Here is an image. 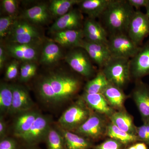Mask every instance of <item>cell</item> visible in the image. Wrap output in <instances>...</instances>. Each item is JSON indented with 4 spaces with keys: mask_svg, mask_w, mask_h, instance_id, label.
<instances>
[{
    "mask_svg": "<svg viewBox=\"0 0 149 149\" xmlns=\"http://www.w3.org/2000/svg\"><path fill=\"white\" fill-rule=\"evenodd\" d=\"M77 77L64 71L51 72L38 81L37 89L42 101L48 104L62 103L75 95L81 87Z\"/></svg>",
    "mask_w": 149,
    "mask_h": 149,
    "instance_id": "1",
    "label": "cell"
},
{
    "mask_svg": "<svg viewBox=\"0 0 149 149\" xmlns=\"http://www.w3.org/2000/svg\"><path fill=\"white\" fill-rule=\"evenodd\" d=\"M135 10L128 0H110L101 17L105 29L110 35L127 34Z\"/></svg>",
    "mask_w": 149,
    "mask_h": 149,
    "instance_id": "2",
    "label": "cell"
},
{
    "mask_svg": "<svg viewBox=\"0 0 149 149\" xmlns=\"http://www.w3.org/2000/svg\"><path fill=\"white\" fill-rule=\"evenodd\" d=\"M130 59L111 57L101 70L109 83L122 89L131 78Z\"/></svg>",
    "mask_w": 149,
    "mask_h": 149,
    "instance_id": "3",
    "label": "cell"
},
{
    "mask_svg": "<svg viewBox=\"0 0 149 149\" xmlns=\"http://www.w3.org/2000/svg\"><path fill=\"white\" fill-rule=\"evenodd\" d=\"M83 98L69 107L63 113L58 120L59 127L74 131L84 123L91 112Z\"/></svg>",
    "mask_w": 149,
    "mask_h": 149,
    "instance_id": "4",
    "label": "cell"
},
{
    "mask_svg": "<svg viewBox=\"0 0 149 149\" xmlns=\"http://www.w3.org/2000/svg\"><path fill=\"white\" fill-rule=\"evenodd\" d=\"M9 42L22 44H40L42 37L34 24L23 18H17L8 35Z\"/></svg>",
    "mask_w": 149,
    "mask_h": 149,
    "instance_id": "5",
    "label": "cell"
},
{
    "mask_svg": "<svg viewBox=\"0 0 149 149\" xmlns=\"http://www.w3.org/2000/svg\"><path fill=\"white\" fill-rule=\"evenodd\" d=\"M107 46L112 57L128 59L135 56L140 47L125 34L110 35Z\"/></svg>",
    "mask_w": 149,
    "mask_h": 149,
    "instance_id": "6",
    "label": "cell"
},
{
    "mask_svg": "<svg viewBox=\"0 0 149 149\" xmlns=\"http://www.w3.org/2000/svg\"><path fill=\"white\" fill-rule=\"evenodd\" d=\"M65 61L73 70L84 77H91L95 71L91 58L82 48H73L65 56Z\"/></svg>",
    "mask_w": 149,
    "mask_h": 149,
    "instance_id": "7",
    "label": "cell"
},
{
    "mask_svg": "<svg viewBox=\"0 0 149 149\" xmlns=\"http://www.w3.org/2000/svg\"><path fill=\"white\" fill-rule=\"evenodd\" d=\"M127 35L137 45H143L145 38L149 36V21L146 14L135 11L128 26Z\"/></svg>",
    "mask_w": 149,
    "mask_h": 149,
    "instance_id": "8",
    "label": "cell"
},
{
    "mask_svg": "<svg viewBox=\"0 0 149 149\" xmlns=\"http://www.w3.org/2000/svg\"><path fill=\"white\" fill-rule=\"evenodd\" d=\"M107 126L103 116L96 112H91L88 119L73 132L85 138L95 140L106 133Z\"/></svg>",
    "mask_w": 149,
    "mask_h": 149,
    "instance_id": "9",
    "label": "cell"
},
{
    "mask_svg": "<svg viewBox=\"0 0 149 149\" xmlns=\"http://www.w3.org/2000/svg\"><path fill=\"white\" fill-rule=\"evenodd\" d=\"M131 77L136 80L149 75V39L130 60Z\"/></svg>",
    "mask_w": 149,
    "mask_h": 149,
    "instance_id": "10",
    "label": "cell"
},
{
    "mask_svg": "<svg viewBox=\"0 0 149 149\" xmlns=\"http://www.w3.org/2000/svg\"><path fill=\"white\" fill-rule=\"evenodd\" d=\"M40 44H22L9 42L5 49L8 55L17 60L33 62L39 54Z\"/></svg>",
    "mask_w": 149,
    "mask_h": 149,
    "instance_id": "11",
    "label": "cell"
},
{
    "mask_svg": "<svg viewBox=\"0 0 149 149\" xmlns=\"http://www.w3.org/2000/svg\"><path fill=\"white\" fill-rule=\"evenodd\" d=\"M50 123L49 118L40 114L29 131L20 139L30 145L39 143L46 139L51 127Z\"/></svg>",
    "mask_w": 149,
    "mask_h": 149,
    "instance_id": "12",
    "label": "cell"
},
{
    "mask_svg": "<svg viewBox=\"0 0 149 149\" xmlns=\"http://www.w3.org/2000/svg\"><path fill=\"white\" fill-rule=\"evenodd\" d=\"M86 51L92 61L102 69L111 58L108 47L106 45L87 41L83 39L79 47Z\"/></svg>",
    "mask_w": 149,
    "mask_h": 149,
    "instance_id": "13",
    "label": "cell"
},
{
    "mask_svg": "<svg viewBox=\"0 0 149 149\" xmlns=\"http://www.w3.org/2000/svg\"><path fill=\"white\" fill-rule=\"evenodd\" d=\"M83 19L80 10L72 9L66 14L57 19L51 26V31L54 33L63 30L82 29Z\"/></svg>",
    "mask_w": 149,
    "mask_h": 149,
    "instance_id": "14",
    "label": "cell"
},
{
    "mask_svg": "<svg viewBox=\"0 0 149 149\" xmlns=\"http://www.w3.org/2000/svg\"><path fill=\"white\" fill-rule=\"evenodd\" d=\"M133 96L143 123H149V85L141 80H136Z\"/></svg>",
    "mask_w": 149,
    "mask_h": 149,
    "instance_id": "15",
    "label": "cell"
},
{
    "mask_svg": "<svg viewBox=\"0 0 149 149\" xmlns=\"http://www.w3.org/2000/svg\"><path fill=\"white\" fill-rule=\"evenodd\" d=\"M83 30L85 40L107 46L108 33L104 26L95 19H87L83 24Z\"/></svg>",
    "mask_w": 149,
    "mask_h": 149,
    "instance_id": "16",
    "label": "cell"
},
{
    "mask_svg": "<svg viewBox=\"0 0 149 149\" xmlns=\"http://www.w3.org/2000/svg\"><path fill=\"white\" fill-rule=\"evenodd\" d=\"M13 101L11 109V114H19L31 110L34 105L29 92L23 86L13 85Z\"/></svg>",
    "mask_w": 149,
    "mask_h": 149,
    "instance_id": "17",
    "label": "cell"
},
{
    "mask_svg": "<svg viewBox=\"0 0 149 149\" xmlns=\"http://www.w3.org/2000/svg\"><path fill=\"white\" fill-rule=\"evenodd\" d=\"M82 98L89 108L100 114L109 117L115 112L102 94H88L84 93Z\"/></svg>",
    "mask_w": 149,
    "mask_h": 149,
    "instance_id": "18",
    "label": "cell"
},
{
    "mask_svg": "<svg viewBox=\"0 0 149 149\" xmlns=\"http://www.w3.org/2000/svg\"><path fill=\"white\" fill-rule=\"evenodd\" d=\"M54 33L55 42L64 47H78L84 39L83 29L63 30Z\"/></svg>",
    "mask_w": 149,
    "mask_h": 149,
    "instance_id": "19",
    "label": "cell"
},
{
    "mask_svg": "<svg viewBox=\"0 0 149 149\" xmlns=\"http://www.w3.org/2000/svg\"><path fill=\"white\" fill-rule=\"evenodd\" d=\"M51 15L49 6L46 4L41 3L24 11L22 18L34 25H43L47 23Z\"/></svg>",
    "mask_w": 149,
    "mask_h": 149,
    "instance_id": "20",
    "label": "cell"
},
{
    "mask_svg": "<svg viewBox=\"0 0 149 149\" xmlns=\"http://www.w3.org/2000/svg\"><path fill=\"white\" fill-rule=\"evenodd\" d=\"M40 114L38 112L32 110L18 114L14 123L15 136L21 139L29 131Z\"/></svg>",
    "mask_w": 149,
    "mask_h": 149,
    "instance_id": "21",
    "label": "cell"
},
{
    "mask_svg": "<svg viewBox=\"0 0 149 149\" xmlns=\"http://www.w3.org/2000/svg\"><path fill=\"white\" fill-rule=\"evenodd\" d=\"M110 0H81L78 4L81 12L88 15L90 18L100 17L106 9Z\"/></svg>",
    "mask_w": 149,
    "mask_h": 149,
    "instance_id": "22",
    "label": "cell"
},
{
    "mask_svg": "<svg viewBox=\"0 0 149 149\" xmlns=\"http://www.w3.org/2000/svg\"><path fill=\"white\" fill-rule=\"evenodd\" d=\"M63 54L56 43L49 42L43 47L40 57V63L44 65H52L61 59Z\"/></svg>",
    "mask_w": 149,
    "mask_h": 149,
    "instance_id": "23",
    "label": "cell"
},
{
    "mask_svg": "<svg viewBox=\"0 0 149 149\" xmlns=\"http://www.w3.org/2000/svg\"><path fill=\"white\" fill-rule=\"evenodd\" d=\"M64 138L66 149H89L92 143L85 137L74 132L58 128Z\"/></svg>",
    "mask_w": 149,
    "mask_h": 149,
    "instance_id": "24",
    "label": "cell"
},
{
    "mask_svg": "<svg viewBox=\"0 0 149 149\" xmlns=\"http://www.w3.org/2000/svg\"><path fill=\"white\" fill-rule=\"evenodd\" d=\"M109 118L111 123L120 130L132 135H137L136 126L133 123L131 116L126 112L121 110L115 111Z\"/></svg>",
    "mask_w": 149,
    "mask_h": 149,
    "instance_id": "25",
    "label": "cell"
},
{
    "mask_svg": "<svg viewBox=\"0 0 149 149\" xmlns=\"http://www.w3.org/2000/svg\"><path fill=\"white\" fill-rule=\"evenodd\" d=\"M102 94L113 108L122 109L126 97L122 89L110 83Z\"/></svg>",
    "mask_w": 149,
    "mask_h": 149,
    "instance_id": "26",
    "label": "cell"
},
{
    "mask_svg": "<svg viewBox=\"0 0 149 149\" xmlns=\"http://www.w3.org/2000/svg\"><path fill=\"white\" fill-rule=\"evenodd\" d=\"M110 84L100 70L95 77L88 81L85 87V93L88 94H102Z\"/></svg>",
    "mask_w": 149,
    "mask_h": 149,
    "instance_id": "27",
    "label": "cell"
},
{
    "mask_svg": "<svg viewBox=\"0 0 149 149\" xmlns=\"http://www.w3.org/2000/svg\"><path fill=\"white\" fill-rule=\"evenodd\" d=\"M106 134L111 139H115L124 145L140 141L137 135L123 131L111 123L107 126Z\"/></svg>",
    "mask_w": 149,
    "mask_h": 149,
    "instance_id": "28",
    "label": "cell"
},
{
    "mask_svg": "<svg viewBox=\"0 0 149 149\" xmlns=\"http://www.w3.org/2000/svg\"><path fill=\"white\" fill-rule=\"evenodd\" d=\"M81 0H53L49 6L51 14L60 17L72 9L73 6L78 5Z\"/></svg>",
    "mask_w": 149,
    "mask_h": 149,
    "instance_id": "29",
    "label": "cell"
},
{
    "mask_svg": "<svg viewBox=\"0 0 149 149\" xmlns=\"http://www.w3.org/2000/svg\"><path fill=\"white\" fill-rule=\"evenodd\" d=\"M13 101V85L5 83L0 85V111L2 113H10Z\"/></svg>",
    "mask_w": 149,
    "mask_h": 149,
    "instance_id": "30",
    "label": "cell"
},
{
    "mask_svg": "<svg viewBox=\"0 0 149 149\" xmlns=\"http://www.w3.org/2000/svg\"><path fill=\"white\" fill-rule=\"evenodd\" d=\"M45 140L48 149H66L64 138L58 129L51 127Z\"/></svg>",
    "mask_w": 149,
    "mask_h": 149,
    "instance_id": "31",
    "label": "cell"
},
{
    "mask_svg": "<svg viewBox=\"0 0 149 149\" xmlns=\"http://www.w3.org/2000/svg\"><path fill=\"white\" fill-rule=\"evenodd\" d=\"M37 65L34 62H25L20 67L19 80L21 82H27L35 76Z\"/></svg>",
    "mask_w": 149,
    "mask_h": 149,
    "instance_id": "32",
    "label": "cell"
},
{
    "mask_svg": "<svg viewBox=\"0 0 149 149\" xmlns=\"http://www.w3.org/2000/svg\"><path fill=\"white\" fill-rule=\"evenodd\" d=\"M17 18L16 16L10 15H6L1 17L0 37L1 39L8 36L13 25Z\"/></svg>",
    "mask_w": 149,
    "mask_h": 149,
    "instance_id": "33",
    "label": "cell"
},
{
    "mask_svg": "<svg viewBox=\"0 0 149 149\" xmlns=\"http://www.w3.org/2000/svg\"><path fill=\"white\" fill-rule=\"evenodd\" d=\"M3 10L7 15L16 16L18 8V1L16 0H3L1 1Z\"/></svg>",
    "mask_w": 149,
    "mask_h": 149,
    "instance_id": "34",
    "label": "cell"
},
{
    "mask_svg": "<svg viewBox=\"0 0 149 149\" xmlns=\"http://www.w3.org/2000/svg\"><path fill=\"white\" fill-rule=\"evenodd\" d=\"M19 62L17 60H14L10 63L7 68L5 74L6 78L7 80L15 79L18 74Z\"/></svg>",
    "mask_w": 149,
    "mask_h": 149,
    "instance_id": "35",
    "label": "cell"
},
{
    "mask_svg": "<svg viewBox=\"0 0 149 149\" xmlns=\"http://www.w3.org/2000/svg\"><path fill=\"white\" fill-rule=\"evenodd\" d=\"M122 145L121 143L116 140L110 139L96 146L94 149H121Z\"/></svg>",
    "mask_w": 149,
    "mask_h": 149,
    "instance_id": "36",
    "label": "cell"
},
{
    "mask_svg": "<svg viewBox=\"0 0 149 149\" xmlns=\"http://www.w3.org/2000/svg\"><path fill=\"white\" fill-rule=\"evenodd\" d=\"M16 143L15 140L10 138L1 139L0 149H16Z\"/></svg>",
    "mask_w": 149,
    "mask_h": 149,
    "instance_id": "37",
    "label": "cell"
},
{
    "mask_svg": "<svg viewBox=\"0 0 149 149\" xmlns=\"http://www.w3.org/2000/svg\"><path fill=\"white\" fill-rule=\"evenodd\" d=\"M128 1L131 6L136 8V10H139L141 7H146L149 0H128Z\"/></svg>",
    "mask_w": 149,
    "mask_h": 149,
    "instance_id": "38",
    "label": "cell"
},
{
    "mask_svg": "<svg viewBox=\"0 0 149 149\" xmlns=\"http://www.w3.org/2000/svg\"><path fill=\"white\" fill-rule=\"evenodd\" d=\"M8 54L5 47L1 45L0 46V68L2 69L6 61Z\"/></svg>",
    "mask_w": 149,
    "mask_h": 149,
    "instance_id": "39",
    "label": "cell"
},
{
    "mask_svg": "<svg viewBox=\"0 0 149 149\" xmlns=\"http://www.w3.org/2000/svg\"><path fill=\"white\" fill-rule=\"evenodd\" d=\"M7 125L3 116L0 117V138L1 139H4L6 136Z\"/></svg>",
    "mask_w": 149,
    "mask_h": 149,
    "instance_id": "40",
    "label": "cell"
},
{
    "mask_svg": "<svg viewBox=\"0 0 149 149\" xmlns=\"http://www.w3.org/2000/svg\"><path fill=\"white\" fill-rule=\"evenodd\" d=\"M136 149H148L146 145L144 143H139L135 144Z\"/></svg>",
    "mask_w": 149,
    "mask_h": 149,
    "instance_id": "41",
    "label": "cell"
},
{
    "mask_svg": "<svg viewBox=\"0 0 149 149\" xmlns=\"http://www.w3.org/2000/svg\"><path fill=\"white\" fill-rule=\"evenodd\" d=\"M146 8V15L147 17H148V19L149 21V1L148 5H147Z\"/></svg>",
    "mask_w": 149,
    "mask_h": 149,
    "instance_id": "42",
    "label": "cell"
},
{
    "mask_svg": "<svg viewBox=\"0 0 149 149\" xmlns=\"http://www.w3.org/2000/svg\"><path fill=\"white\" fill-rule=\"evenodd\" d=\"M128 149H136V148L135 145H133V146H131L128 148Z\"/></svg>",
    "mask_w": 149,
    "mask_h": 149,
    "instance_id": "43",
    "label": "cell"
}]
</instances>
